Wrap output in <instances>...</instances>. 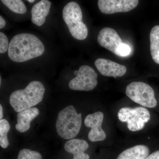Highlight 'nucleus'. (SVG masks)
I'll return each instance as SVG.
<instances>
[{
	"mask_svg": "<svg viewBox=\"0 0 159 159\" xmlns=\"http://www.w3.org/2000/svg\"><path fill=\"white\" fill-rule=\"evenodd\" d=\"M145 159H159V150L152 152Z\"/></svg>",
	"mask_w": 159,
	"mask_h": 159,
	"instance_id": "nucleus-22",
	"label": "nucleus"
},
{
	"mask_svg": "<svg viewBox=\"0 0 159 159\" xmlns=\"http://www.w3.org/2000/svg\"><path fill=\"white\" fill-rule=\"evenodd\" d=\"M10 129V124L7 120H0V145L3 148H7L9 145L7 134Z\"/></svg>",
	"mask_w": 159,
	"mask_h": 159,
	"instance_id": "nucleus-18",
	"label": "nucleus"
},
{
	"mask_svg": "<svg viewBox=\"0 0 159 159\" xmlns=\"http://www.w3.org/2000/svg\"><path fill=\"white\" fill-rule=\"evenodd\" d=\"M89 147L86 141L79 139H70L66 142L64 145L66 151L74 156L73 159H89V155L84 152Z\"/></svg>",
	"mask_w": 159,
	"mask_h": 159,
	"instance_id": "nucleus-12",
	"label": "nucleus"
},
{
	"mask_svg": "<svg viewBox=\"0 0 159 159\" xmlns=\"http://www.w3.org/2000/svg\"><path fill=\"white\" fill-rule=\"evenodd\" d=\"M81 125V114H77L75 107L70 105L59 112L55 126L59 136L64 139H71L77 136Z\"/></svg>",
	"mask_w": 159,
	"mask_h": 159,
	"instance_id": "nucleus-3",
	"label": "nucleus"
},
{
	"mask_svg": "<svg viewBox=\"0 0 159 159\" xmlns=\"http://www.w3.org/2000/svg\"><path fill=\"white\" fill-rule=\"evenodd\" d=\"M150 116L148 110L142 107L134 108L122 107L118 113L119 120L121 122H126L127 128L132 132L143 129L145 123L150 120Z\"/></svg>",
	"mask_w": 159,
	"mask_h": 159,
	"instance_id": "nucleus-5",
	"label": "nucleus"
},
{
	"mask_svg": "<svg viewBox=\"0 0 159 159\" xmlns=\"http://www.w3.org/2000/svg\"><path fill=\"white\" fill-rule=\"evenodd\" d=\"M51 2L48 0H42L35 4L31 10V21L38 26H41L46 21L51 7Z\"/></svg>",
	"mask_w": 159,
	"mask_h": 159,
	"instance_id": "nucleus-14",
	"label": "nucleus"
},
{
	"mask_svg": "<svg viewBox=\"0 0 159 159\" xmlns=\"http://www.w3.org/2000/svg\"><path fill=\"white\" fill-rule=\"evenodd\" d=\"M44 51V46L38 38L29 33H21L11 39L8 54L15 62H22L41 56Z\"/></svg>",
	"mask_w": 159,
	"mask_h": 159,
	"instance_id": "nucleus-1",
	"label": "nucleus"
},
{
	"mask_svg": "<svg viewBox=\"0 0 159 159\" xmlns=\"http://www.w3.org/2000/svg\"><path fill=\"white\" fill-rule=\"evenodd\" d=\"M1 2L15 13L23 14L27 11L25 3L20 0H2Z\"/></svg>",
	"mask_w": 159,
	"mask_h": 159,
	"instance_id": "nucleus-17",
	"label": "nucleus"
},
{
	"mask_svg": "<svg viewBox=\"0 0 159 159\" xmlns=\"http://www.w3.org/2000/svg\"><path fill=\"white\" fill-rule=\"evenodd\" d=\"M97 40L100 46L117 55L119 47L123 43L116 31L108 27L100 30Z\"/></svg>",
	"mask_w": 159,
	"mask_h": 159,
	"instance_id": "nucleus-10",
	"label": "nucleus"
},
{
	"mask_svg": "<svg viewBox=\"0 0 159 159\" xmlns=\"http://www.w3.org/2000/svg\"><path fill=\"white\" fill-rule=\"evenodd\" d=\"M28 1V2H29L30 3L34 2V0H28V1Z\"/></svg>",
	"mask_w": 159,
	"mask_h": 159,
	"instance_id": "nucleus-25",
	"label": "nucleus"
},
{
	"mask_svg": "<svg viewBox=\"0 0 159 159\" xmlns=\"http://www.w3.org/2000/svg\"><path fill=\"white\" fill-rule=\"evenodd\" d=\"M62 17L69 31L75 39L82 40L87 37L88 29L82 20V12L76 2L68 3L63 9Z\"/></svg>",
	"mask_w": 159,
	"mask_h": 159,
	"instance_id": "nucleus-4",
	"label": "nucleus"
},
{
	"mask_svg": "<svg viewBox=\"0 0 159 159\" xmlns=\"http://www.w3.org/2000/svg\"><path fill=\"white\" fill-rule=\"evenodd\" d=\"M125 94L132 100L144 107L154 108L157 104L153 89L144 82L131 83L126 87Z\"/></svg>",
	"mask_w": 159,
	"mask_h": 159,
	"instance_id": "nucleus-6",
	"label": "nucleus"
},
{
	"mask_svg": "<svg viewBox=\"0 0 159 159\" xmlns=\"http://www.w3.org/2000/svg\"><path fill=\"white\" fill-rule=\"evenodd\" d=\"M150 51L154 62L159 64V26H155L150 33Z\"/></svg>",
	"mask_w": 159,
	"mask_h": 159,
	"instance_id": "nucleus-16",
	"label": "nucleus"
},
{
	"mask_svg": "<svg viewBox=\"0 0 159 159\" xmlns=\"http://www.w3.org/2000/svg\"><path fill=\"white\" fill-rule=\"evenodd\" d=\"M39 110L37 107H31L18 113L17 122L15 128L20 133H24L29 130L31 122L38 116Z\"/></svg>",
	"mask_w": 159,
	"mask_h": 159,
	"instance_id": "nucleus-13",
	"label": "nucleus"
},
{
	"mask_svg": "<svg viewBox=\"0 0 159 159\" xmlns=\"http://www.w3.org/2000/svg\"><path fill=\"white\" fill-rule=\"evenodd\" d=\"M17 159H42V157L37 151L24 148L20 151Z\"/></svg>",
	"mask_w": 159,
	"mask_h": 159,
	"instance_id": "nucleus-19",
	"label": "nucleus"
},
{
	"mask_svg": "<svg viewBox=\"0 0 159 159\" xmlns=\"http://www.w3.org/2000/svg\"><path fill=\"white\" fill-rule=\"evenodd\" d=\"M149 153V149L147 146L137 145L122 152L117 159H145Z\"/></svg>",
	"mask_w": 159,
	"mask_h": 159,
	"instance_id": "nucleus-15",
	"label": "nucleus"
},
{
	"mask_svg": "<svg viewBox=\"0 0 159 159\" xmlns=\"http://www.w3.org/2000/svg\"><path fill=\"white\" fill-rule=\"evenodd\" d=\"M6 22L2 16H0V29H2L6 26Z\"/></svg>",
	"mask_w": 159,
	"mask_h": 159,
	"instance_id": "nucleus-23",
	"label": "nucleus"
},
{
	"mask_svg": "<svg viewBox=\"0 0 159 159\" xmlns=\"http://www.w3.org/2000/svg\"><path fill=\"white\" fill-rule=\"evenodd\" d=\"M3 117V114L2 106V104H1V105H0V119H1V120L2 119Z\"/></svg>",
	"mask_w": 159,
	"mask_h": 159,
	"instance_id": "nucleus-24",
	"label": "nucleus"
},
{
	"mask_svg": "<svg viewBox=\"0 0 159 159\" xmlns=\"http://www.w3.org/2000/svg\"><path fill=\"white\" fill-rule=\"evenodd\" d=\"M104 115L101 111H97L89 114L84 119V125L91 128L89 132L88 138L92 142H101L106 138L105 131L102 128Z\"/></svg>",
	"mask_w": 159,
	"mask_h": 159,
	"instance_id": "nucleus-8",
	"label": "nucleus"
},
{
	"mask_svg": "<svg viewBox=\"0 0 159 159\" xmlns=\"http://www.w3.org/2000/svg\"><path fill=\"white\" fill-rule=\"evenodd\" d=\"M131 49L128 45L125 43L121 45L118 50V56L120 57H125L130 54Z\"/></svg>",
	"mask_w": 159,
	"mask_h": 159,
	"instance_id": "nucleus-21",
	"label": "nucleus"
},
{
	"mask_svg": "<svg viewBox=\"0 0 159 159\" xmlns=\"http://www.w3.org/2000/svg\"><path fill=\"white\" fill-rule=\"evenodd\" d=\"M139 3L138 0H99L98 6L102 13L111 14L130 11Z\"/></svg>",
	"mask_w": 159,
	"mask_h": 159,
	"instance_id": "nucleus-9",
	"label": "nucleus"
},
{
	"mask_svg": "<svg viewBox=\"0 0 159 159\" xmlns=\"http://www.w3.org/2000/svg\"><path fill=\"white\" fill-rule=\"evenodd\" d=\"M9 41L6 34L0 32V53L3 54L9 49Z\"/></svg>",
	"mask_w": 159,
	"mask_h": 159,
	"instance_id": "nucleus-20",
	"label": "nucleus"
},
{
	"mask_svg": "<svg viewBox=\"0 0 159 159\" xmlns=\"http://www.w3.org/2000/svg\"><path fill=\"white\" fill-rule=\"evenodd\" d=\"M45 89L42 83L32 81L24 89L15 91L10 95L9 102L18 113L33 107L42 101Z\"/></svg>",
	"mask_w": 159,
	"mask_h": 159,
	"instance_id": "nucleus-2",
	"label": "nucleus"
},
{
	"mask_svg": "<svg viewBox=\"0 0 159 159\" xmlns=\"http://www.w3.org/2000/svg\"><path fill=\"white\" fill-rule=\"evenodd\" d=\"M76 77L69 83V88L73 90L89 91L95 88L98 84V75L89 66H81L78 70L74 71Z\"/></svg>",
	"mask_w": 159,
	"mask_h": 159,
	"instance_id": "nucleus-7",
	"label": "nucleus"
},
{
	"mask_svg": "<svg viewBox=\"0 0 159 159\" xmlns=\"http://www.w3.org/2000/svg\"><path fill=\"white\" fill-rule=\"evenodd\" d=\"M95 65L99 73L106 77H122L127 71L125 66L105 58H98L95 61Z\"/></svg>",
	"mask_w": 159,
	"mask_h": 159,
	"instance_id": "nucleus-11",
	"label": "nucleus"
}]
</instances>
